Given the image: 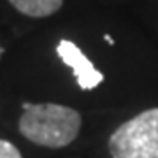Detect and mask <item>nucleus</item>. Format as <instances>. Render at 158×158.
<instances>
[{
  "mask_svg": "<svg viewBox=\"0 0 158 158\" xmlns=\"http://www.w3.org/2000/svg\"><path fill=\"white\" fill-rule=\"evenodd\" d=\"M104 39L107 40V42H109V44H111V46L114 44V40H113V37H111V35H104Z\"/></svg>",
  "mask_w": 158,
  "mask_h": 158,
  "instance_id": "nucleus-6",
  "label": "nucleus"
},
{
  "mask_svg": "<svg viewBox=\"0 0 158 158\" xmlns=\"http://www.w3.org/2000/svg\"><path fill=\"white\" fill-rule=\"evenodd\" d=\"M14 9L30 18L51 16L62 7L63 0H9Z\"/></svg>",
  "mask_w": 158,
  "mask_h": 158,
  "instance_id": "nucleus-4",
  "label": "nucleus"
},
{
  "mask_svg": "<svg viewBox=\"0 0 158 158\" xmlns=\"http://www.w3.org/2000/svg\"><path fill=\"white\" fill-rule=\"evenodd\" d=\"M113 158H158V107L119 125L109 139Z\"/></svg>",
  "mask_w": 158,
  "mask_h": 158,
  "instance_id": "nucleus-2",
  "label": "nucleus"
},
{
  "mask_svg": "<svg viewBox=\"0 0 158 158\" xmlns=\"http://www.w3.org/2000/svg\"><path fill=\"white\" fill-rule=\"evenodd\" d=\"M19 132L34 144L44 148H65L81 130V114L60 104L23 102Z\"/></svg>",
  "mask_w": 158,
  "mask_h": 158,
  "instance_id": "nucleus-1",
  "label": "nucleus"
},
{
  "mask_svg": "<svg viewBox=\"0 0 158 158\" xmlns=\"http://www.w3.org/2000/svg\"><path fill=\"white\" fill-rule=\"evenodd\" d=\"M2 53H4V49H2V48H0V56H2Z\"/></svg>",
  "mask_w": 158,
  "mask_h": 158,
  "instance_id": "nucleus-7",
  "label": "nucleus"
},
{
  "mask_svg": "<svg viewBox=\"0 0 158 158\" xmlns=\"http://www.w3.org/2000/svg\"><path fill=\"white\" fill-rule=\"evenodd\" d=\"M56 53L62 58V62L72 69L81 90H93L104 81V74L97 70L95 65L72 40L62 39L56 46Z\"/></svg>",
  "mask_w": 158,
  "mask_h": 158,
  "instance_id": "nucleus-3",
  "label": "nucleus"
},
{
  "mask_svg": "<svg viewBox=\"0 0 158 158\" xmlns=\"http://www.w3.org/2000/svg\"><path fill=\"white\" fill-rule=\"evenodd\" d=\"M0 158H21V153L12 142L0 139Z\"/></svg>",
  "mask_w": 158,
  "mask_h": 158,
  "instance_id": "nucleus-5",
  "label": "nucleus"
}]
</instances>
